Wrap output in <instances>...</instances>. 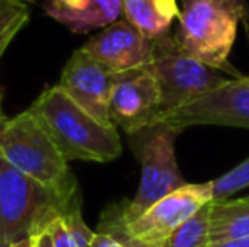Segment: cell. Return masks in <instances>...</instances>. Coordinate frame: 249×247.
<instances>
[{"mask_svg":"<svg viewBox=\"0 0 249 247\" xmlns=\"http://www.w3.org/2000/svg\"><path fill=\"white\" fill-rule=\"evenodd\" d=\"M29 110L68 163H110L121 156L122 142L117 127L97 122L58 85L44 90Z\"/></svg>","mask_w":249,"mask_h":247,"instance_id":"6da1fadb","label":"cell"},{"mask_svg":"<svg viewBox=\"0 0 249 247\" xmlns=\"http://www.w3.org/2000/svg\"><path fill=\"white\" fill-rule=\"evenodd\" d=\"M82 208V195L63 197L17 171L0 156V247H14L56 217Z\"/></svg>","mask_w":249,"mask_h":247,"instance_id":"7a4b0ae2","label":"cell"},{"mask_svg":"<svg viewBox=\"0 0 249 247\" xmlns=\"http://www.w3.org/2000/svg\"><path fill=\"white\" fill-rule=\"evenodd\" d=\"M244 0H181L175 43L188 56L219 71H231L229 54L236 43L237 27L248 19Z\"/></svg>","mask_w":249,"mask_h":247,"instance_id":"3957f363","label":"cell"},{"mask_svg":"<svg viewBox=\"0 0 249 247\" xmlns=\"http://www.w3.org/2000/svg\"><path fill=\"white\" fill-rule=\"evenodd\" d=\"M0 156L17 171L63 197L82 195L70 163L29 109L0 120Z\"/></svg>","mask_w":249,"mask_h":247,"instance_id":"277c9868","label":"cell"},{"mask_svg":"<svg viewBox=\"0 0 249 247\" xmlns=\"http://www.w3.org/2000/svg\"><path fill=\"white\" fill-rule=\"evenodd\" d=\"M180 132L158 120L127 134L129 146L141 165V181L132 200L112 205L122 222L139 217L153 203L187 183L175 154V141Z\"/></svg>","mask_w":249,"mask_h":247,"instance_id":"5b68a950","label":"cell"},{"mask_svg":"<svg viewBox=\"0 0 249 247\" xmlns=\"http://www.w3.org/2000/svg\"><path fill=\"white\" fill-rule=\"evenodd\" d=\"M146 68L156 80L163 114L180 109L229 80L219 69L210 68L181 51L171 34L154 41L153 60Z\"/></svg>","mask_w":249,"mask_h":247,"instance_id":"8992f818","label":"cell"},{"mask_svg":"<svg viewBox=\"0 0 249 247\" xmlns=\"http://www.w3.org/2000/svg\"><path fill=\"white\" fill-rule=\"evenodd\" d=\"M210 201H213L212 181L185 183L183 186L153 203L148 210L142 212L139 217L132 218L131 222H122L115 215L112 205H108L102 215L115 222L132 239L156 247L175 229L180 227Z\"/></svg>","mask_w":249,"mask_h":247,"instance_id":"52a82bcc","label":"cell"},{"mask_svg":"<svg viewBox=\"0 0 249 247\" xmlns=\"http://www.w3.org/2000/svg\"><path fill=\"white\" fill-rule=\"evenodd\" d=\"M160 120L181 132L192 125L249 129V76L229 78L180 109L163 114Z\"/></svg>","mask_w":249,"mask_h":247,"instance_id":"ba28073f","label":"cell"},{"mask_svg":"<svg viewBox=\"0 0 249 247\" xmlns=\"http://www.w3.org/2000/svg\"><path fill=\"white\" fill-rule=\"evenodd\" d=\"M161 114L160 90L148 68L115 73L108 103V115L114 127L131 134L144 125L158 122Z\"/></svg>","mask_w":249,"mask_h":247,"instance_id":"9c48e42d","label":"cell"},{"mask_svg":"<svg viewBox=\"0 0 249 247\" xmlns=\"http://www.w3.org/2000/svg\"><path fill=\"white\" fill-rule=\"evenodd\" d=\"M114 82L115 73L92 60L80 48L66 61L58 86L97 122L112 125L108 103Z\"/></svg>","mask_w":249,"mask_h":247,"instance_id":"30bf717a","label":"cell"},{"mask_svg":"<svg viewBox=\"0 0 249 247\" xmlns=\"http://www.w3.org/2000/svg\"><path fill=\"white\" fill-rule=\"evenodd\" d=\"M82 49L112 73H124L149 65L154 41L146 39L125 20H115L93 36Z\"/></svg>","mask_w":249,"mask_h":247,"instance_id":"8fae6325","label":"cell"},{"mask_svg":"<svg viewBox=\"0 0 249 247\" xmlns=\"http://www.w3.org/2000/svg\"><path fill=\"white\" fill-rule=\"evenodd\" d=\"M44 12L76 34H85L119 20L122 0H44Z\"/></svg>","mask_w":249,"mask_h":247,"instance_id":"7c38bea8","label":"cell"},{"mask_svg":"<svg viewBox=\"0 0 249 247\" xmlns=\"http://www.w3.org/2000/svg\"><path fill=\"white\" fill-rule=\"evenodd\" d=\"M178 12L177 0H122L124 20L149 41L168 36Z\"/></svg>","mask_w":249,"mask_h":247,"instance_id":"4fadbf2b","label":"cell"},{"mask_svg":"<svg viewBox=\"0 0 249 247\" xmlns=\"http://www.w3.org/2000/svg\"><path fill=\"white\" fill-rule=\"evenodd\" d=\"M249 235V200H213L210 207L209 242L229 241Z\"/></svg>","mask_w":249,"mask_h":247,"instance_id":"5bb4252c","label":"cell"},{"mask_svg":"<svg viewBox=\"0 0 249 247\" xmlns=\"http://www.w3.org/2000/svg\"><path fill=\"white\" fill-rule=\"evenodd\" d=\"M210 207L212 201L202 207L187 222L175 229L160 246L156 247H205L209 244Z\"/></svg>","mask_w":249,"mask_h":247,"instance_id":"9a60e30c","label":"cell"},{"mask_svg":"<svg viewBox=\"0 0 249 247\" xmlns=\"http://www.w3.org/2000/svg\"><path fill=\"white\" fill-rule=\"evenodd\" d=\"M29 19V3L20 0H0V60L7 46Z\"/></svg>","mask_w":249,"mask_h":247,"instance_id":"2e32d148","label":"cell"},{"mask_svg":"<svg viewBox=\"0 0 249 247\" xmlns=\"http://www.w3.org/2000/svg\"><path fill=\"white\" fill-rule=\"evenodd\" d=\"M249 186V156L243 163L232 168L231 171L224 173L212 181L213 200H227L234 193Z\"/></svg>","mask_w":249,"mask_h":247,"instance_id":"e0dca14e","label":"cell"},{"mask_svg":"<svg viewBox=\"0 0 249 247\" xmlns=\"http://www.w3.org/2000/svg\"><path fill=\"white\" fill-rule=\"evenodd\" d=\"M61 220L65 224L66 231L70 232V235L75 241L76 247H90V242H92L95 232L85 224L82 217V208H76V210L66 214L65 217H61Z\"/></svg>","mask_w":249,"mask_h":247,"instance_id":"ac0fdd59","label":"cell"},{"mask_svg":"<svg viewBox=\"0 0 249 247\" xmlns=\"http://www.w3.org/2000/svg\"><path fill=\"white\" fill-rule=\"evenodd\" d=\"M97 232H105V234L112 235V237L117 239V241L121 242L124 247H153V246L144 244V242H139V241H136V239H132L131 235L125 234V232L122 231V229L119 227L115 222H112L110 218L104 217V215L100 217L99 231H97Z\"/></svg>","mask_w":249,"mask_h":247,"instance_id":"d6986e66","label":"cell"},{"mask_svg":"<svg viewBox=\"0 0 249 247\" xmlns=\"http://www.w3.org/2000/svg\"><path fill=\"white\" fill-rule=\"evenodd\" d=\"M46 232L51 239L53 247H76L73 237L70 235V232L66 231L61 217H56L54 220L50 222V225L46 227Z\"/></svg>","mask_w":249,"mask_h":247,"instance_id":"ffe728a7","label":"cell"},{"mask_svg":"<svg viewBox=\"0 0 249 247\" xmlns=\"http://www.w3.org/2000/svg\"><path fill=\"white\" fill-rule=\"evenodd\" d=\"M90 247H124V246L117 239L112 237V235L105 234V232H95L92 242H90Z\"/></svg>","mask_w":249,"mask_h":247,"instance_id":"44dd1931","label":"cell"},{"mask_svg":"<svg viewBox=\"0 0 249 247\" xmlns=\"http://www.w3.org/2000/svg\"><path fill=\"white\" fill-rule=\"evenodd\" d=\"M205 247H249V235L237 237V239H229V241L209 242Z\"/></svg>","mask_w":249,"mask_h":247,"instance_id":"7402d4cb","label":"cell"},{"mask_svg":"<svg viewBox=\"0 0 249 247\" xmlns=\"http://www.w3.org/2000/svg\"><path fill=\"white\" fill-rule=\"evenodd\" d=\"M31 247H53L51 239H50V235H48L46 229L41 231V232H37L36 235L31 237Z\"/></svg>","mask_w":249,"mask_h":247,"instance_id":"603a6c76","label":"cell"},{"mask_svg":"<svg viewBox=\"0 0 249 247\" xmlns=\"http://www.w3.org/2000/svg\"><path fill=\"white\" fill-rule=\"evenodd\" d=\"M14 247H31V239H29V241L20 242V244H17V246H14Z\"/></svg>","mask_w":249,"mask_h":247,"instance_id":"cb8c5ba5","label":"cell"},{"mask_svg":"<svg viewBox=\"0 0 249 247\" xmlns=\"http://www.w3.org/2000/svg\"><path fill=\"white\" fill-rule=\"evenodd\" d=\"M3 119V115H2V90H0V120Z\"/></svg>","mask_w":249,"mask_h":247,"instance_id":"d4e9b609","label":"cell"},{"mask_svg":"<svg viewBox=\"0 0 249 247\" xmlns=\"http://www.w3.org/2000/svg\"><path fill=\"white\" fill-rule=\"evenodd\" d=\"M20 2H26V3H36V2H39V0H20Z\"/></svg>","mask_w":249,"mask_h":247,"instance_id":"484cf974","label":"cell"},{"mask_svg":"<svg viewBox=\"0 0 249 247\" xmlns=\"http://www.w3.org/2000/svg\"><path fill=\"white\" fill-rule=\"evenodd\" d=\"M244 198H246V200H249V195H248V197H244Z\"/></svg>","mask_w":249,"mask_h":247,"instance_id":"4316f807","label":"cell"}]
</instances>
